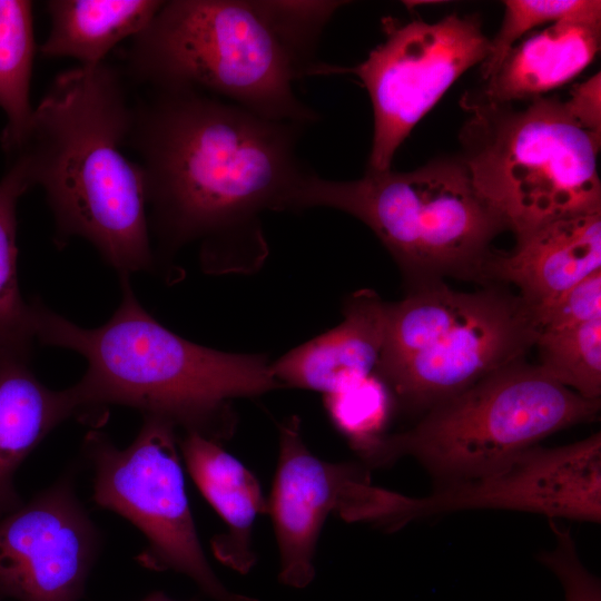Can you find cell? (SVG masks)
<instances>
[{"mask_svg": "<svg viewBox=\"0 0 601 601\" xmlns=\"http://www.w3.org/2000/svg\"><path fill=\"white\" fill-rule=\"evenodd\" d=\"M306 128L195 89L148 88L126 147L144 175L157 268L196 243L209 274L257 270L268 254L262 215L293 210L313 174L297 152Z\"/></svg>", "mask_w": 601, "mask_h": 601, "instance_id": "6da1fadb", "label": "cell"}, {"mask_svg": "<svg viewBox=\"0 0 601 601\" xmlns=\"http://www.w3.org/2000/svg\"><path fill=\"white\" fill-rule=\"evenodd\" d=\"M132 104L124 72L104 61L59 73L16 138L7 169L39 186L55 242H89L120 275L157 272L144 175L124 154Z\"/></svg>", "mask_w": 601, "mask_h": 601, "instance_id": "7a4b0ae2", "label": "cell"}, {"mask_svg": "<svg viewBox=\"0 0 601 601\" xmlns=\"http://www.w3.org/2000/svg\"><path fill=\"white\" fill-rule=\"evenodd\" d=\"M336 1L171 0L131 39L125 77L148 88H189L260 117L319 120L294 82L321 65V35Z\"/></svg>", "mask_w": 601, "mask_h": 601, "instance_id": "3957f363", "label": "cell"}, {"mask_svg": "<svg viewBox=\"0 0 601 601\" xmlns=\"http://www.w3.org/2000/svg\"><path fill=\"white\" fill-rule=\"evenodd\" d=\"M119 277L120 303L95 328L33 300L36 341L87 361L83 376L69 387L79 417L122 405L219 441L234 428L231 401L282 387L265 355L221 352L179 336L145 309L128 275Z\"/></svg>", "mask_w": 601, "mask_h": 601, "instance_id": "277c9868", "label": "cell"}, {"mask_svg": "<svg viewBox=\"0 0 601 601\" xmlns=\"http://www.w3.org/2000/svg\"><path fill=\"white\" fill-rule=\"evenodd\" d=\"M327 207L367 225L392 255L408 288L459 277L485 282L491 243L509 229L475 188L459 158L407 173L372 171L355 180L313 173L293 210Z\"/></svg>", "mask_w": 601, "mask_h": 601, "instance_id": "5b68a950", "label": "cell"}, {"mask_svg": "<svg viewBox=\"0 0 601 601\" xmlns=\"http://www.w3.org/2000/svg\"><path fill=\"white\" fill-rule=\"evenodd\" d=\"M464 161L484 199L515 237L546 223L601 211V136L580 126L556 97L525 107L479 95L462 101Z\"/></svg>", "mask_w": 601, "mask_h": 601, "instance_id": "8992f818", "label": "cell"}, {"mask_svg": "<svg viewBox=\"0 0 601 601\" xmlns=\"http://www.w3.org/2000/svg\"><path fill=\"white\" fill-rule=\"evenodd\" d=\"M538 335L534 313L520 295L496 285L463 293L443 280L430 283L387 303L375 374L395 402L426 412L523 361Z\"/></svg>", "mask_w": 601, "mask_h": 601, "instance_id": "52a82bcc", "label": "cell"}, {"mask_svg": "<svg viewBox=\"0 0 601 601\" xmlns=\"http://www.w3.org/2000/svg\"><path fill=\"white\" fill-rule=\"evenodd\" d=\"M587 400L523 361L434 405L410 431L384 436L363 459L382 465L415 457L437 485L493 472L546 436L595 421Z\"/></svg>", "mask_w": 601, "mask_h": 601, "instance_id": "ba28073f", "label": "cell"}, {"mask_svg": "<svg viewBox=\"0 0 601 601\" xmlns=\"http://www.w3.org/2000/svg\"><path fill=\"white\" fill-rule=\"evenodd\" d=\"M176 428L161 417L144 416L125 449L90 430L82 453L93 471L92 501L142 533L147 545L138 561L145 568L183 573L215 601H255L228 591L207 561L186 494Z\"/></svg>", "mask_w": 601, "mask_h": 601, "instance_id": "9c48e42d", "label": "cell"}, {"mask_svg": "<svg viewBox=\"0 0 601 601\" xmlns=\"http://www.w3.org/2000/svg\"><path fill=\"white\" fill-rule=\"evenodd\" d=\"M385 40L354 67L322 63L316 76L354 73L368 92L374 130L367 170L386 171L398 147L469 68L490 50L477 16L436 22L384 20Z\"/></svg>", "mask_w": 601, "mask_h": 601, "instance_id": "30bf717a", "label": "cell"}, {"mask_svg": "<svg viewBox=\"0 0 601 601\" xmlns=\"http://www.w3.org/2000/svg\"><path fill=\"white\" fill-rule=\"evenodd\" d=\"M400 493L373 486L366 472L349 463L316 457L305 445L300 422L279 426V457L268 503L280 554V580L304 588L314 578V553L329 513L392 530Z\"/></svg>", "mask_w": 601, "mask_h": 601, "instance_id": "8fae6325", "label": "cell"}, {"mask_svg": "<svg viewBox=\"0 0 601 601\" xmlns=\"http://www.w3.org/2000/svg\"><path fill=\"white\" fill-rule=\"evenodd\" d=\"M511 510L600 523L601 435L559 447L533 446L485 475L404 495L401 526L465 510Z\"/></svg>", "mask_w": 601, "mask_h": 601, "instance_id": "7c38bea8", "label": "cell"}, {"mask_svg": "<svg viewBox=\"0 0 601 601\" xmlns=\"http://www.w3.org/2000/svg\"><path fill=\"white\" fill-rule=\"evenodd\" d=\"M75 470L0 519V595L79 601L102 534L77 496Z\"/></svg>", "mask_w": 601, "mask_h": 601, "instance_id": "4fadbf2b", "label": "cell"}, {"mask_svg": "<svg viewBox=\"0 0 601 601\" xmlns=\"http://www.w3.org/2000/svg\"><path fill=\"white\" fill-rule=\"evenodd\" d=\"M515 238L511 253H493L485 277L514 284L533 313L601 270V211L563 217Z\"/></svg>", "mask_w": 601, "mask_h": 601, "instance_id": "5bb4252c", "label": "cell"}, {"mask_svg": "<svg viewBox=\"0 0 601 601\" xmlns=\"http://www.w3.org/2000/svg\"><path fill=\"white\" fill-rule=\"evenodd\" d=\"M343 314L337 326L270 363L282 386L327 395L375 373L384 343L387 303L374 290L361 289L345 300Z\"/></svg>", "mask_w": 601, "mask_h": 601, "instance_id": "9a60e30c", "label": "cell"}, {"mask_svg": "<svg viewBox=\"0 0 601 601\" xmlns=\"http://www.w3.org/2000/svg\"><path fill=\"white\" fill-rule=\"evenodd\" d=\"M600 40L601 21L565 19L551 23L514 45L480 95L500 104L544 97L592 62Z\"/></svg>", "mask_w": 601, "mask_h": 601, "instance_id": "2e32d148", "label": "cell"}, {"mask_svg": "<svg viewBox=\"0 0 601 601\" xmlns=\"http://www.w3.org/2000/svg\"><path fill=\"white\" fill-rule=\"evenodd\" d=\"M178 445L194 482L227 525L226 534L213 539L215 555L234 570L247 572L255 562L253 524L258 514L268 513L257 479L218 441L184 432Z\"/></svg>", "mask_w": 601, "mask_h": 601, "instance_id": "e0dca14e", "label": "cell"}, {"mask_svg": "<svg viewBox=\"0 0 601 601\" xmlns=\"http://www.w3.org/2000/svg\"><path fill=\"white\" fill-rule=\"evenodd\" d=\"M28 362L0 355V519L23 503L14 485L23 461L58 425L78 416L69 387H47Z\"/></svg>", "mask_w": 601, "mask_h": 601, "instance_id": "ac0fdd59", "label": "cell"}, {"mask_svg": "<svg viewBox=\"0 0 601 601\" xmlns=\"http://www.w3.org/2000/svg\"><path fill=\"white\" fill-rule=\"evenodd\" d=\"M160 0H50L48 37L40 51L71 58L80 66L102 63L122 40L134 38L152 20Z\"/></svg>", "mask_w": 601, "mask_h": 601, "instance_id": "d6986e66", "label": "cell"}, {"mask_svg": "<svg viewBox=\"0 0 601 601\" xmlns=\"http://www.w3.org/2000/svg\"><path fill=\"white\" fill-rule=\"evenodd\" d=\"M30 189L16 171L0 180V355L28 359L36 341L33 302L21 295L17 274V205Z\"/></svg>", "mask_w": 601, "mask_h": 601, "instance_id": "ffe728a7", "label": "cell"}, {"mask_svg": "<svg viewBox=\"0 0 601 601\" xmlns=\"http://www.w3.org/2000/svg\"><path fill=\"white\" fill-rule=\"evenodd\" d=\"M32 2L0 0V107L7 125L1 141L16 138L33 107L30 83L35 57Z\"/></svg>", "mask_w": 601, "mask_h": 601, "instance_id": "44dd1931", "label": "cell"}, {"mask_svg": "<svg viewBox=\"0 0 601 601\" xmlns=\"http://www.w3.org/2000/svg\"><path fill=\"white\" fill-rule=\"evenodd\" d=\"M538 366L552 380L587 400L601 395V317L541 332Z\"/></svg>", "mask_w": 601, "mask_h": 601, "instance_id": "7402d4cb", "label": "cell"}, {"mask_svg": "<svg viewBox=\"0 0 601 601\" xmlns=\"http://www.w3.org/2000/svg\"><path fill=\"white\" fill-rule=\"evenodd\" d=\"M325 402L334 425L362 457L386 436L395 398L377 374L325 395Z\"/></svg>", "mask_w": 601, "mask_h": 601, "instance_id": "603a6c76", "label": "cell"}, {"mask_svg": "<svg viewBox=\"0 0 601 601\" xmlns=\"http://www.w3.org/2000/svg\"><path fill=\"white\" fill-rule=\"evenodd\" d=\"M504 18L496 36L490 40V50L482 62V77L486 81L503 59L528 31L565 19L601 21V2L598 0H506Z\"/></svg>", "mask_w": 601, "mask_h": 601, "instance_id": "cb8c5ba5", "label": "cell"}, {"mask_svg": "<svg viewBox=\"0 0 601 601\" xmlns=\"http://www.w3.org/2000/svg\"><path fill=\"white\" fill-rule=\"evenodd\" d=\"M555 543L542 551L538 559L561 581L565 601H601L600 580L581 562L574 540L566 528L549 520Z\"/></svg>", "mask_w": 601, "mask_h": 601, "instance_id": "d4e9b609", "label": "cell"}, {"mask_svg": "<svg viewBox=\"0 0 601 601\" xmlns=\"http://www.w3.org/2000/svg\"><path fill=\"white\" fill-rule=\"evenodd\" d=\"M538 331H556L601 317V270L534 313Z\"/></svg>", "mask_w": 601, "mask_h": 601, "instance_id": "484cf974", "label": "cell"}, {"mask_svg": "<svg viewBox=\"0 0 601 601\" xmlns=\"http://www.w3.org/2000/svg\"><path fill=\"white\" fill-rule=\"evenodd\" d=\"M600 72L574 86L564 106L584 129L601 136Z\"/></svg>", "mask_w": 601, "mask_h": 601, "instance_id": "4316f807", "label": "cell"}, {"mask_svg": "<svg viewBox=\"0 0 601 601\" xmlns=\"http://www.w3.org/2000/svg\"><path fill=\"white\" fill-rule=\"evenodd\" d=\"M140 601H175L162 592H152Z\"/></svg>", "mask_w": 601, "mask_h": 601, "instance_id": "83f0119b", "label": "cell"}]
</instances>
